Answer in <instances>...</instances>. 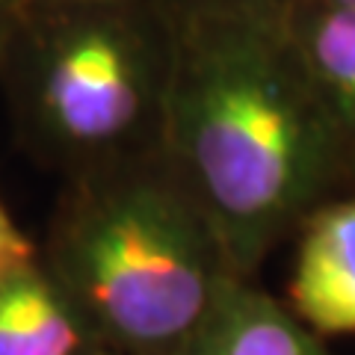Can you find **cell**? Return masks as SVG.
<instances>
[{
  "label": "cell",
  "mask_w": 355,
  "mask_h": 355,
  "mask_svg": "<svg viewBox=\"0 0 355 355\" xmlns=\"http://www.w3.org/2000/svg\"><path fill=\"white\" fill-rule=\"evenodd\" d=\"M163 154L210 219L237 279L355 187V151L326 113L279 9L172 15Z\"/></svg>",
  "instance_id": "obj_1"
},
{
  "label": "cell",
  "mask_w": 355,
  "mask_h": 355,
  "mask_svg": "<svg viewBox=\"0 0 355 355\" xmlns=\"http://www.w3.org/2000/svg\"><path fill=\"white\" fill-rule=\"evenodd\" d=\"M39 258L116 355H178L234 279L166 154L62 181Z\"/></svg>",
  "instance_id": "obj_2"
},
{
  "label": "cell",
  "mask_w": 355,
  "mask_h": 355,
  "mask_svg": "<svg viewBox=\"0 0 355 355\" xmlns=\"http://www.w3.org/2000/svg\"><path fill=\"white\" fill-rule=\"evenodd\" d=\"M175 24L157 0H33L0 86L15 142L62 181L160 157Z\"/></svg>",
  "instance_id": "obj_3"
},
{
  "label": "cell",
  "mask_w": 355,
  "mask_h": 355,
  "mask_svg": "<svg viewBox=\"0 0 355 355\" xmlns=\"http://www.w3.org/2000/svg\"><path fill=\"white\" fill-rule=\"evenodd\" d=\"M287 296L317 335L355 331V196L320 207L299 228Z\"/></svg>",
  "instance_id": "obj_4"
},
{
  "label": "cell",
  "mask_w": 355,
  "mask_h": 355,
  "mask_svg": "<svg viewBox=\"0 0 355 355\" xmlns=\"http://www.w3.org/2000/svg\"><path fill=\"white\" fill-rule=\"evenodd\" d=\"M178 355H329L317 331L254 279H231Z\"/></svg>",
  "instance_id": "obj_5"
},
{
  "label": "cell",
  "mask_w": 355,
  "mask_h": 355,
  "mask_svg": "<svg viewBox=\"0 0 355 355\" xmlns=\"http://www.w3.org/2000/svg\"><path fill=\"white\" fill-rule=\"evenodd\" d=\"M101 349L42 258L0 284V355H98Z\"/></svg>",
  "instance_id": "obj_6"
},
{
  "label": "cell",
  "mask_w": 355,
  "mask_h": 355,
  "mask_svg": "<svg viewBox=\"0 0 355 355\" xmlns=\"http://www.w3.org/2000/svg\"><path fill=\"white\" fill-rule=\"evenodd\" d=\"M282 24L326 113L355 151V9L284 0Z\"/></svg>",
  "instance_id": "obj_7"
},
{
  "label": "cell",
  "mask_w": 355,
  "mask_h": 355,
  "mask_svg": "<svg viewBox=\"0 0 355 355\" xmlns=\"http://www.w3.org/2000/svg\"><path fill=\"white\" fill-rule=\"evenodd\" d=\"M39 258V243L18 228L9 210L0 202V284L18 270H24Z\"/></svg>",
  "instance_id": "obj_8"
},
{
  "label": "cell",
  "mask_w": 355,
  "mask_h": 355,
  "mask_svg": "<svg viewBox=\"0 0 355 355\" xmlns=\"http://www.w3.org/2000/svg\"><path fill=\"white\" fill-rule=\"evenodd\" d=\"M169 15L190 12H228V9H279L284 0H157Z\"/></svg>",
  "instance_id": "obj_9"
},
{
  "label": "cell",
  "mask_w": 355,
  "mask_h": 355,
  "mask_svg": "<svg viewBox=\"0 0 355 355\" xmlns=\"http://www.w3.org/2000/svg\"><path fill=\"white\" fill-rule=\"evenodd\" d=\"M9 27H12V15L0 9V69H3V53H6V39H9Z\"/></svg>",
  "instance_id": "obj_10"
},
{
  "label": "cell",
  "mask_w": 355,
  "mask_h": 355,
  "mask_svg": "<svg viewBox=\"0 0 355 355\" xmlns=\"http://www.w3.org/2000/svg\"><path fill=\"white\" fill-rule=\"evenodd\" d=\"M30 3H33V0H0V9L9 12V15H18L21 9H27Z\"/></svg>",
  "instance_id": "obj_11"
},
{
  "label": "cell",
  "mask_w": 355,
  "mask_h": 355,
  "mask_svg": "<svg viewBox=\"0 0 355 355\" xmlns=\"http://www.w3.org/2000/svg\"><path fill=\"white\" fill-rule=\"evenodd\" d=\"M331 3H340V6H352L355 9V0H331Z\"/></svg>",
  "instance_id": "obj_12"
},
{
  "label": "cell",
  "mask_w": 355,
  "mask_h": 355,
  "mask_svg": "<svg viewBox=\"0 0 355 355\" xmlns=\"http://www.w3.org/2000/svg\"><path fill=\"white\" fill-rule=\"evenodd\" d=\"M98 355H116V352H110V349H101V352H98Z\"/></svg>",
  "instance_id": "obj_13"
}]
</instances>
